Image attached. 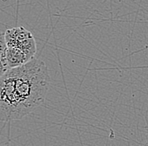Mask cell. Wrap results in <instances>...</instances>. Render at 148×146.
Wrapping results in <instances>:
<instances>
[{"mask_svg": "<svg viewBox=\"0 0 148 146\" xmlns=\"http://www.w3.org/2000/svg\"><path fill=\"white\" fill-rule=\"evenodd\" d=\"M7 47H14L24 52L30 58H34L36 53V40L26 29L23 26L8 29L4 32Z\"/></svg>", "mask_w": 148, "mask_h": 146, "instance_id": "obj_2", "label": "cell"}, {"mask_svg": "<svg viewBox=\"0 0 148 146\" xmlns=\"http://www.w3.org/2000/svg\"><path fill=\"white\" fill-rule=\"evenodd\" d=\"M7 44L5 41L4 32L0 30V77L9 70V66L6 57Z\"/></svg>", "mask_w": 148, "mask_h": 146, "instance_id": "obj_3", "label": "cell"}, {"mask_svg": "<svg viewBox=\"0 0 148 146\" xmlns=\"http://www.w3.org/2000/svg\"><path fill=\"white\" fill-rule=\"evenodd\" d=\"M146 122H147V136H148V108L146 113Z\"/></svg>", "mask_w": 148, "mask_h": 146, "instance_id": "obj_4", "label": "cell"}, {"mask_svg": "<svg viewBox=\"0 0 148 146\" xmlns=\"http://www.w3.org/2000/svg\"><path fill=\"white\" fill-rule=\"evenodd\" d=\"M51 85L46 64L36 57L0 77V121L21 120L41 106Z\"/></svg>", "mask_w": 148, "mask_h": 146, "instance_id": "obj_1", "label": "cell"}]
</instances>
